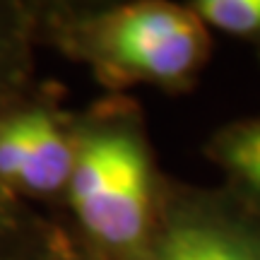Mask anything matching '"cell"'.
Instances as JSON below:
<instances>
[{
	"label": "cell",
	"mask_w": 260,
	"mask_h": 260,
	"mask_svg": "<svg viewBox=\"0 0 260 260\" xmlns=\"http://www.w3.org/2000/svg\"><path fill=\"white\" fill-rule=\"evenodd\" d=\"M207 46L200 17L167 3L118 8L92 31L99 65L121 80L178 84L200 68Z\"/></svg>",
	"instance_id": "obj_1"
},
{
	"label": "cell",
	"mask_w": 260,
	"mask_h": 260,
	"mask_svg": "<svg viewBox=\"0 0 260 260\" xmlns=\"http://www.w3.org/2000/svg\"><path fill=\"white\" fill-rule=\"evenodd\" d=\"M82 224L111 248H133L145 239L149 224V164L140 140L125 130H118L109 178Z\"/></svg>",
	"instance_id": "obj_2"
},
{
	"label": "cell",
	"mask_w": 260,
	"mask_h": 260,
	"mask_svg": "<svg viewBox=\"0 0 260 260\" xmlns=\"http://www.w3.org/2000/svg\"><path fill=\"white\" fill-rule=\"evenodd\" d=\"M149 260H260V234L217 212H181L161 232Z\"/></svg>",
	"instance_id": "obj_3"
},
{
	"label": "cell",
	"mask_w": 260,
	"mask_h": 260,
	"mask_svg": "<svg viewBox=\"0 0 260 260\" xmlns=\"http://www.w3.org/2000/svg\"><path fill=\"white\" fill-rule=\"evenodd\" d=\"M73 142L46 111H29V152L19 186L31 193L65 188L75 164Z\"/></svg>",
	"instance_id": "obj_4"
},
{
	"label": "cell",
	"mask_w": 260,
	"mask_h": 260,
	"mask_svg": "<svg viewBox=\"0 0 260 260\" xmlns=\"http://www.w3.org/2000/svg\"><path fill=\"white\" fill-rule=\"evenodd\" d=\"M222 167L260 203V118L239 123L214 145Z\"/></svg>",
	"instance_id": "obj_5"
},
{
	"label": "cell",
	"mask_w": 260,
	"mask_h": 260,
	"mask_svg": "<svg viewBox=\"0 0 260 260\" xmlns=\"http://www.w3.org/2000/svg\"><path fill=\"white\" fill-rule=\"evenodd\" d=\"M193 12L203 24L222 29L234 37L260 39V0H200Z\"/></svg>",
	"instance_id": "obj_6"
},
{
	"label": "cell",
	"mask_w": 260,
	"mask_h": 260,
	"mask_svg": "<svg viewBox=\"0 0 260 260\" xmlns=\"http://www.w3.org/2000/svg\"><path fill=\"white\" fill-rule=\"evenodd\" d=\"M29 152V113L0 123V181L19 183Z\"/></svg>",
	"instance_id": "obj_7"
}]
</instances>
